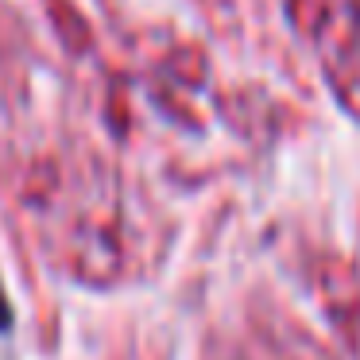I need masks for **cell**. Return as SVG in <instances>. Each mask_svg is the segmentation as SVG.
I'll use <instances>...</instances> for the list:
<instances>
[{
    "label": "cell",
    "mask_w": 360,
    "mask_h": 360,
    "mask_svg": "<svg viewBox=\"0 0 360 360\" xmlns=\"http://www.w3.org/2000/svg\"><path fill=\"white\" fill-rule=\"evenodd\" d=\"M12 326H16V314H12V302L4 295V283H0V337L12 333Z\"/></svg>",
    "instance_id": "cell-1"
}]
</instances>
